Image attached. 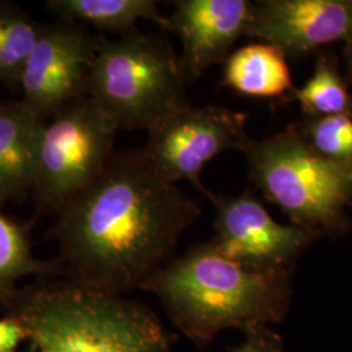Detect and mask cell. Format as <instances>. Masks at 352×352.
Segmentation results:
<instances>
[{"mask_svg": "<svg viewBox=\"0 0 352 352\" xmlns=\"http://www.w3.org/2000/svg\"><path fill=\"white\" fill-rule=\"evenodd\" d=\"M200 214L144 151H115L101 175L56 215L51 234L69 278L120 295L142 289L170 261Z\"/></svg>", "mask_w": 352, "mask_h": 352, "instance_id": "obj_1", "label": "cell"}, {"mask_svg": "<svg viewBox=\"0 0 352 352\" xmlns=\"http://www.w3.org/2000/svg\"><path fill=\"white\" fill-rule=\"evenodd\" d=\"M142 289L154 292L176 327L204 346L230 327L248 331L280 321L291 272H253L208 243L170 260Z\"/></svg>", "mask_w": 352, "mask_h": 352, "instance_id": "obj_2", "label": "cell"}, {"mask_svg": "<svg viewBox=\"0 0 352 352\" xmlns=\"http://www.w3.org/2000/svg\"><path fill=\"white\" fill-rule=\"evenodd\" d=\"M1 304L37 352H171L149 309L74 278H46Z\"/></svg>", "mask_w": 352, "mask_h": 352, "instance_id": "obj_3", "label": "cell"}, {"mask_svg": "<svg viewBox=\"0 0 352 352\" xmlns=\"http://www.w3.org/2000/svg\"><path fill=\"white\" fill-rule=\"evenodd\" d=\"M186 76L170 45L133 30L101 38L89 75L88 96L118 129L149 131L187 104Z\"/></svg>", "mask_w": 352, "mask_h": 352, "instance_id": "obj_4", "label": "cell"}, {"mask_svg": "<svg viewBox=\"0 0 352 352\" xmlns=\"http://www.w3.org/2000/svg\"><path fill=\"white\" fill-rule=\"evenodd\" d=\"M243 153L253 183L286 214L292 225L314 235L340 223L352 197V164L316 153L291 126L274 136L251 140Z\"/></svg>", "mask_w": 352, "mask_h": 352, "instance_id": "obj_5", "label": "cell"}, {"mask_svg": "<svg viewBox=\"0 0 352 352\" xmlns=\"http://www.w3.org/2000/svg\"><path fill=\"white\" fill-rule=\"evenodd\" d=\"M45 126L33 196L39 213L58 215L101 175L119 131L89 96L64 106Z\"/></svg>", "mask_w": 352, "mask_h": 352, "instance_id": "obj_6", "label": "cell"}, {"mask_svg": "<svg viewBox=\"0 0 352 352\" xmlns=\"http://www.w3.org/2000/svg\"><path fill=\"white\" fill-rule=\"evenodd\" d=\"M243 113L222 106L192 107L188 103L148 131L142 149L155 173L175 184L189 180L206 196L201 184L205 166L227 151H244L251 141Z\"/></svg>", "mask_w": 352, "mask_h": 352, "instance_id": "obj_7", "label": "cell"}, {"mask_svg": "<svg viewBox=\"0 0 352 352\" xmlns=\"http://www.w3.org/2000/svg\"><path fill=\"white\" fill-rule=\"evenodd\" d=\"M100 42L74 21L58 19L41 25L20 80V101L46 122L64 106L87 97Z\"/></svg>", "mask_w": 352, "mask_h": 352, "instance_id": "obj_8", "label": "cell"}, {"mask_svg": "<svg viewBox=\"0 0 352 352\" xmlns=\"http://www.w3.org/2000/svg\"><path fill=\"white\" fill-rule=\"evenodd\" d=\"M206 197L215 206V236L210 244L230 260L260 273L292 272L311 234L277 222L251 193Z\"/></svg>", "mask_w": 352, "mask_h": 352, "instance_id": "obj_9", "label": "cell"}, {"mask_svg": "<svg viewBox=\"0 0 352 352\" xmlns=\"http://www.w3.org/2000/svg\"><path fill=\"white\" fill-rule=\"evenodd\" d=\"M245 36L287 55L352 38V0H260Z\"/></svg>", "mask_w": 352, "mask_h": 352, "instance_id": "obj_10", "label": "cell"}, {"mask_svg": "<svg viewBox=\"0 0 352 352\" xmlns=\"http://www.w3.org/2000/svg\"><path fill=\"white\" fill-rule=\"evenodd\" d=\"M247 0H179L168 19L182 41L180 63L187 81L197 80L212 65L226 62L236 39L250 24Z\"/></svg>", "mask_w": 352, "mask_h": 352, "instance_id": "obj_11", "label": "cell"}, {"mask_svg": "<svg viewBox=\"0 0 352 352\" xmlns=\"http://www.w3.org/2000/svg\"><path fill=\"white\" fill-rule=\"evenodd\" d=\"M46 122L24 102H4L0 111V208L33 192Z\"/></svg>", "mask_w": 352, "mask_h": 352, "instance_id": "obj_12", "label": "cell"}, {"mask_svg": "<svg viewBox=\"0 0 352 352\" xmlns=\"http://www.w3.org/2000/svg\"><path fill=\"white\" fill-rule=\"evenodd\" d=\"M223 84L256 98L279 97L295 89L286 55L264 42L247 45L228 55Z\"/></svg>", "mask_w": 352, "mask_h": 352, "instance_id": "obj_13", "label": "cell"}, {"mask_svg": "<svg viewBox=\"0 0 352 352\" xmlns=\"http://www.w3.org/2000/svg\"><path fill=\"white\" fill-rule=\"evenodd\" d=\"M46 7L59 20L90 24L119 36L136 30L141 20L170 28L154 0H49Z\"/></svg>", "mask_w": 352, "mask_h": 352, "instance_id": "obj_14", "label": "cell"}, {"mask_svg": "<svg viewBox=\"0 0 352 352\" xmlns=\"http://www.w3.org/2000/svg\"><path fill=\"white\" fill-rule=\"evenodd\" d=\"M64 272L62 264L41 261L33 254L26 228L0 212V302L17 291L21 278L52 277Z\"/></svg>", "mask_w": 352, "mask_h": 352, "instance_id": "obj_15", "label": "cell"}, {"mask_svg": "<svg viewBox=\"0 0 352 352\" xmlns=\"http://www.w3.org/2000/svg\"><path fill=\"white\" fill-rule=\"evenodd\" d=\"M41 25L11 1L0 0V84L12 91L20 80Z\"/></svg>", "mask_w": 352, "mask_h": 352, "instance_id": "obj_16", "label": "cell"}, {"mask_svg": "<svg viewBox=\"0 0 352 352\" xmlns=\"http://www.w3.org/2000/svg\"><path fill=\"white\" fill-rule=\"evenodd\" d=\"M302 111L312 118L349 113L351 98L334 65L322 58L302 88L294 90Z\"/></svg>", "mask_w": 352, "mask_h": 352, "instance_id": "obj_17", "label": "cell"}, {"mask_svg": "<svg viewBox=\"0 0 352 352\" xmlns=\"http://www.w3.org/2000/svg\"><path fill=\"white\" fill-rule=\"evenodd\" d=\"M299 131L320 155L352 164V118L349 113L316 116Z\"/></svg>", "mask_w": 352, "mask_h": 352, "instance_id": "obj_18", "label": "cell"}, {"mask_svg": "<svg viewBox=\"0 0 352 352\" xmlns=\"http://www.w3.org/2000/svg\"><path fill=\"white\" fill-rule=\"evenodd\" d=\"M232 352H285L283 340L269 327L245 331V340Z\"/></svg>", "mask_w": 352, "mask_h": 352, "instance_id": "obj_19", "label": "cell"}, {"mask_svg": "<svg viewBox=\"0 0 352 352\" xmlns=\"http://www.w3.org/2000/svg\"><path fill=\"white\" fill-rule=\"evenodd\" d=\"M29 342L25 327L13 316L0 320V352H19L23 342Z\"/></svg>", "mask_w": 352, "mask_h": 352, "instance_id": "obj_20", "label": "cell"}, {"mask_svg": "<svg viewBox=\"0 0 352 352\" xmlns=\"http://www.w3.org/2000/svg\"><path fill=\"white\" fill-rule=\"evenodd\" d=\"M347 59H349V67L352 76V38L349 41V49H347Z\"/></svg>", "mask_w": 352, "mask_h": 352, "instance_id": "obj_21", "label": "cell"}, {"mask_svg": "<svg viewBox=\"0 0 352 352\" xmlns=\"http://www.w3.org/2000/svg\"><path fill=\"white\" fill-rule=\"evenodd\" d=\"M24 352H37L36 351V349H34V347H33V346H32V344H30V346H29V347H28V349H26L25 351Z\"/></svg>", "mask_w": 352, "mask_h": 352, "instance_id": "obj_22", "label": "cell"}, {"mask_svg": "<svg viewBox=\"0 0 352 352\" xmlns=\"http://www.w3.org/2000/svg\"><path fill=\"white\" fill-rule=\"evenodd\" d=\"M3 106H4V101H1V100H0V111H1V109H3Z\"/></svg>", "mask_w": 352, "mask_h": 352, "instance_id": "obj_23", "label": "cell"}]
</instances>
